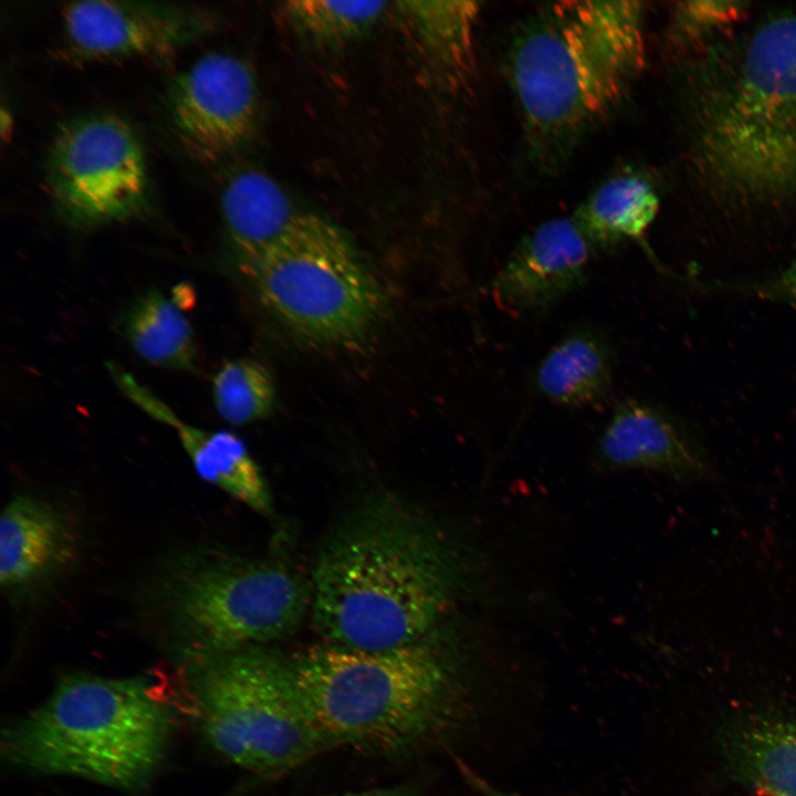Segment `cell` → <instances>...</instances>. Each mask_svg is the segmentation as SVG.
I'll return each mask as SVG.
<instances>
[{"mask_svg": "<svg viewBox=\"0 0 796 796\" xmlns=\"http://www.w3.org/2000/svg\"><path fill=\"white\" fill-rule=\"evenodd\" d=\"M118 388L150 417L171 427L197 474L261 514L272 512L264 476L244 442L226 430L208 431L182 421L166 404L118 365L109 366Z\"/></svg>", "mask_w": 796, "mask_h": 796, "instance_id": "9a60e30c", "label": "cell"}, {"mask_svg": "<svg viewBox=\"0 0 796 796\" xmlns=\"http://www.w3.org/2000/svg\"><path fill=\"white\" fill-rule=\"evenodd\" d=\"M691 127L699 175L719 197L748 206L796 198V13H772L708 54Z\"/></svg>", "mask_w": 796, "mask_h": 796, "instance_id": "7a4b0ae2", "label": "cell"}, {"mask_svg": "<svg viewBox=\"0 0 796 796\" xmlns=\"http://www.w3.org/2000/svg\"><path fill=\"white\" fill-rule=\"evenodd\" d=\"M220 205L242 270L268 252L302 213L281 185L256 168L233 172L224 182Z\"/></svg>", "mask_w": 796, "mask_h": 796, "instance_id": "e0dca14e", "label": "cell"}, {"mask_svg": "<svg viewBox=\"0 0 796 796\" xmlns=\"http://www.w3.org/2000/svg\"><path fill=\"white\" fill-rule=\"evenodd\" d=\"M78 537L67 516L29 494L13 496L0 520V583L10 596L34 589L77 557Z\"/></svg>", "mask_w": 796, "mask_h": 796, "instance_id": "5bb4252c", "label": "cell"}, {"mask_svg": "<svg viewBox=\"0 0 796 796\" xmlns=\"http://www.w3.org/2000/svg\"><path fill=\"white\" fill-rule=\"evenodd\" d=\"M213 402L229 423L241 426L266 417L275 401L270 371L251 358L226 363L213 377Z\"/></svg>", "mask_w": 796, "mask_h": 796, "instance_id": "603a6c76", "label": "cell"}, {"mask_svg": "<svg viewBox=\"0 0 796 796\" xmlns=\"http://www.w3.org/2000/svg\"><path fill=\"white\" fill-rule=\"evenodd\" d=\"M712 285L722 291L747 294L796 307V248L789 263L773 274L743 282L715 281Z\"/></svg>", "mask_w": 796, "mask_h": 796, "instance_id": "d4e9b609", "label": "cell"}, {"mask_svg": "<svg viewBox=\"0 0 796 796\" xmlns=\"http://www.w3.org/2000/svg\"><path fill=\"white\" fill-rule=\"evenodd\" d=\"M167 108L187 154L202 164L220 163L255 129L259 87L254 71L234 54L207 53L175 76Z\"/></svg>", "mask_w": 796, "mask_h": 796, "instance_id": "30bf717a", "label": "cell"}, {"mask_svg": "<svg viewBox=\"0 0 796 796\" xmlns=\"http://www.w3.org/2000/svg\"><path fill=\"white\" fill-rule=\"evenodd\" d=\"M242 271L266 312L294 338L316 348L360 345L385 306L381 285L353 241L312 212H302Z\"/></svg>", "mask_w": 796, "mask_h": 796, "instance_id": "52a82bcc", "label": "cell"}, {"mask_svg": "<svg viewBox=\"0 0 796 796\" xmlns=\"http://www.w3.org/2000/svg\"><path fill=\"white\" fill-rule=\"evenodd\" d=\"M290 661L327 748L399 755L449 734L469 708L459 663L433 633L379 651L325 643Z\"/></svg>", "mask_w": 796, "mask_h": 796, "instance_id": "277c9868", "label": "cell"}, {"mask_svg": "<svg viewBox=\"0 0 796 796\" xmlns=\"http://www.w3.org/2000/svg\"><path fill=\"white\" fill-rule=\"evenodd\" d=\"M741 1H682L673 9L672 33L683 43L695 44L732 27L746 14Z\"/></svg>", "mask_w": 796, "mask_h": 796, "instance_id": "cb8c5ba5", "label": "cell"}, {"mask_svg": "<svg viewBox=\"0 0 796 796\" xmlns=\"http://www.w3.org/2000/svg\"><path fill=\"white\" fill-rule=\"evenodd\" d=\"M64 42L81 61L164 57L213 27L201 8L155 1H76L62 9Z\"/></svg>", "mask_w": 796, "mask_h": 796, "instance_id": "8fae6325", "label": "cell"}, {"mask_svg": "<svg viewBox=\"0 0 796 796\" xmlns=\"http://www.w3.org/2000/svg\"><path fill=\"white\" fill-rule=\"evenodd\" d=\"M607 342L591 329L561 338L542 358L535 385L548 401L565 407H594L607 399L614 364Z\"/></svg>", "mask_w": 796, "mask_h": 796, "instance_id": "ac0fdd59", "label": "cell"}, {"mask_svg": "<svg viewBox=\"0 0 796 796\" xmlns=\"http://www.w3.org/2000/svg\"><path fill=\"white\" fill-rule=\"evenodd\" d=\"M729 752L755 796H796V720L746 723L731 734Z\"/></svg>", "mask_w": 796, "mask_h": 796, "instance_id": "d6986e66", "label": "cell"}, {"mask_svg": "<svg viewBox=\"0 0 796 796\" xmlns=\"http://www.w3.org/2000/svg\"><path fill=\"white\" fill-rule=\"evenodd\" d=\"M643 15L639 1L566 0L519 27L509 78L538 160L557 164L627 96L645 66Z\"/></svg>", "mask_w": 796, "mask_h": 796, "instance_id": "3957f363", "label": "cell"}, {"mask_svg": "<svg viewBox=\"0 0 796 796\" xmlns=\"http://www.w3.org/2000/svg\"><path fill=\"white\" fill-rule=\"evenodd\" d=\"M593 245L574 217L541 223L495 274L490 287L495 305L523 315L559 301L584 283Z\"/></svg>", "mask_w": 796, "mask_h": 796, "instance_id": "7c38bea8", "label": "cell"}, {"mask_svg": "<svg viewBox=\"0 0 796 796\" xmlns=\"http://www.w3.org/2000/svg\"><path fill=\"white\" fill-rule=\"evenodd\" d=\"M190 661V689L201 731L232 764L276 776L327 750L297 689L290 659L253 646Z\"/></svg>", "mask_w": 796, "mask_h": 796, "instance_id": "ba28073f", "label": "cell"}, {"mask_svg": "<svg viewBox=\"0 0 796 796\" xmlns=\"http://www.w3.org/2000/svg\"><path fill=\"white\" fill-rule=\"evenodd\" d=\"M55 208L76 228H95L139 214L149 197L143 145L133 128L111 114L63 123L46 159Z\"/></svg>", "mask_w": 796, "mask_h": 796, "instance_id": "9c48e42d", "label": "cell"}, {"mask_svg": "<svg viewBox=\"0 0 796 796\" xmlns=\"http://www.w3.org/2000/svg\"><path fill=\"white\" fill-rule=\"evenodd\" d=\"M335 796H411L409 788L407 787H388L377 788L356 793H347Z\"/></svg>", "mask_w": 796, "mask_h": 796, "instance_id": "4316f807", "label": "cell"}, {"mask_svg": "<svg viewBox=\"0 0 796 796\" xmlns=\"http://www.w3.org/2000/svg\"><path fill=\"white\" fill-rule=\"evenodd\" d=\"M659 210V198L645 177L625 172L603 181L574 218L593 244L610 245L643 237Z\"/></svg>", "mask_w": 796, "mask_h": 796, "instance_id": "ffe728a7", "label": "cell"}, {"mask_svg": "<svg viewBox=\"0 0 796 796\" xmlns=\"http://www.w3.org/2000/svg\"><path fill=\"white\" fill-rule=\"evenodd\" d=\"M429 74L446 88H461L475 70L476 1L407 0L396 3Z\"/></svg>", "mask_w": 796, "mask_h": 796, "instance_id": "2e32d148", "label": "cell"}, {"mask_svg": "<svg viewBox=\"0 0 796 796\" xmlns=\"http://www.w3.org/2000/svg\"><path fill=\"white\" fill-rule=\"evenodd\" d=\"M145 677L71 674L2 735L7 761L123 789L143 787L171 735L168 708Z\"/></svg>", "mask_w": 796, "mask_h": 796, "instance_id": "5b68a950", "label": "cell"}, {"mask_svg": "<svg viewBox=\"0 0 796 796\" xmlns=\"http://www.w3.org/2000/svg\"><path fill=\"white\" fill-rule=\"evenodd\" d=\"M460 580L450 543L402 504L379 498L349 515L320 549L313 622L334 646H409L433 633Z\"/></svg>", "mask_w": 796, "mask_h": 796, "instance_id": "6da1fadb", "label": "cell"}, {"mask_svg": "<svg viewBox=\"0 0 796 796\" xmlns=\"http://www.w3.org/2000/svg\"><path fill=\"white\" fill-rule=\"evenodd\" d=\"M150 597L163 628L189 659L282 638L310 601L306 586L286 567L203 547L169 558Z\"/></svg>", "mask_w": 796, "mask_h": 796, "instance_id": "8992f818", "label": "cell"}, {"mask_svg": "<svg viewBox=\"0 0 796 796\" xmlns=\"http://www.w3.org/2000/svg\"><path fill=\"white\" fill-rule=\"evenodd\" d=\"M460 769L463 776L468 779L473 788H475L482 796H520L514 793L501 790L490 784L488 781L480 777L478 774L469 769L468 766L460 764Z\"/></svg>", "mask_w": 796, "mask_h": 796, "instance_id": "484cf974", "label": "cell"}, {"mask_svg": "<svg viewBox=\"0 0 796 796\" xmlns=\"http://www.w3.org/2000/svg\"><path fill=\"white\" fill-rule=\"evenodd\" d=\"M387 1L292 0L280 13L302 39L336 48L366 34L387 11Z\"/></svg>", "mask_w": 796, "mask_h": 796, "instance_id": "7402d4cb", "label": "cell"}, {"mask_svg": "<svg viewBox=\"0 0 796 796\" xmlns=\"http://www.w3.org/2000/svg\"><path fill=\"white\" fill-rule=\"evenodd\" d=\"M603 469L649 470L679 479L706 478L711 467L682 420L649 401L627 399L612 411L595 448Z\"/></svg>", "mask_w": 796, "mask_h": 796, "instance_id": "4fadbf2b", "label": "cell"}, {"mask_svg": "<svg viewBox=\"0 0 796 796\" xmlns=\"http://www.w3.org/2000/svg\"><path fill=\"white\" fill-rule=\"evenodd\" d=\"M124 335L134 350L158 367L193 370L196 346L178 295L159 291L138 297L124 318Z\"/></svg>", "mask_w": 796, "mask_h": 796, "instance_id": "44dd1931", "label": "cell"}]
</instances>
